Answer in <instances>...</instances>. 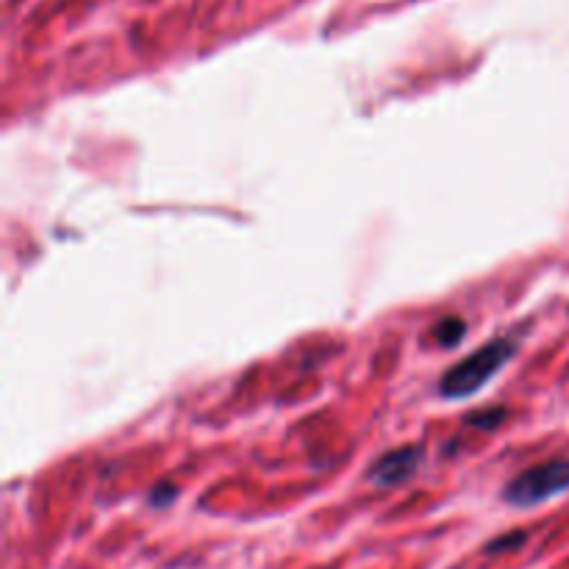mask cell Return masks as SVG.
Instances as JSON below:
<instances>
[{
  "label": "cell",
  "mask_w": 569,
  "mask_h": 569,
  "mask_svg": "<svg viewBox=\"0 0 569 569\" xmlns=\"http://www.w3.org/2000/svg\"><path fill=\"white\" fill-rule=\"evenodd\" d=\"M515 356V342L506 337L492 339V342L481 345L476 353H470L467 359H461L459 365L450 367L445 372V378L439 381V395L448 400H461L476 395L478 389L487 387L500 370L511 361Z\"/></svg>",
  "instance_id": "6da1fadb"
},
{
  "label": "cell",
  "mask_w": 569,
  "mask_h": 569,
  "mask_svg": "<svg viewBox=\"0 0 569 569\" xmlns=\"http://www.w3.org/2000/svg\"><path fill=\"white\" fill-rule=\"evenodd\" d=\"M569 489V459H553L531 467L511 478L503 489V500L515 509H533L559 498Z\"/></svg>",
  "instance_id": "7a4b0ae2"
},
{
  "label": "cell",
  "mask_w": 569,
  "mask_h": 569,
  "mask_svg": "<svg viewBox=\"0 0 569 569\" xmlns=\"http://www.w3.org/2000/svg\"><path fill=\"white\" fill-rule=\"evenodd\" d=\"M422 459H426V450L420 445H406V448L389 450L381 459L372 461V467L367 470V481L372 487L395 489L417 476V470L422 467Z\"/></svg>",
  "instance_id": "3957f363"
},
{
  "label": "cell",
  "mask_w": 569,
  "mask_h": 569,
  "mask_svg": "<svg viewBox=\"0 0 569 569\" xmlns=\"http://www.w3.org/2000/svg\"><path fill=\"white\" fill-rule=\"evenodd\" d=\"M465 333H467V326L461 317H445V320H439L437 326H433V339H437L439 345H445V348L459 345L461 339H465Z\"/></svg>",
  "instance_id": "277c9868"
},
{
  "label": "cell",
  "mask_w": 569,
  "mask_h": 569,
  "mask_svg": "<svg viewBox=\"0 0 569 569\" xmlns=\"http://www.w3.org/2000/svg\"><path fill=\"white\" fill-rule=\"evenodd\" d=\"M509 411L506 409H489V411H476V415L467 417L472 428H481V431H495L498 426H503Z\"/></svg>",
  "instance_id": "5b68a950"
},
{
  "label": "cell",
  "mask_w": 569,
  "mask_h": 569,
  "mask_svg": "<svg viewBox=\"0 0 569 569\" xmlns=\"http://www.w3.org/2000/svg\"><path fill=\"white\" fill-rule=\"evenodd\" d=\"M526 545V533L517 531V533H506V537L495 539V542L487 545V553L498 556V553H506V550H517Z\"/></svg>",
  "instance_id": "8992f818"
},
{
  "label": "cell",
  "mask_w": 569,
  "mask_h": 569,
  "mask_svg": "<svg viewBox=\"0 0 569 569\" xmlns=\"http://www.w3.org/2000/svg\"><path fill=\"white\" fill-rule=\"evenodd\" d=\"M176 487H159V489H153V492H150V506H156V509H167V506L172 503V500H176Z\"/></svg>",
  "instance_id": "52a82bcc"
}]
</instances>
